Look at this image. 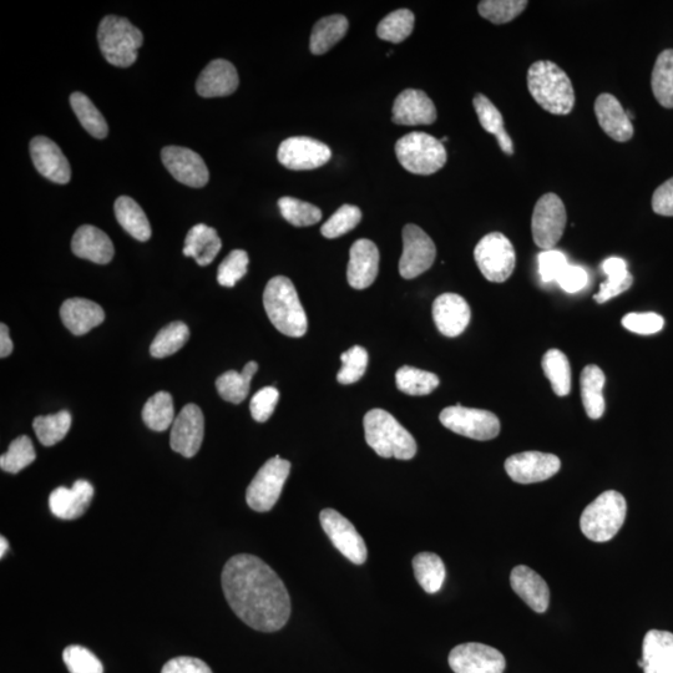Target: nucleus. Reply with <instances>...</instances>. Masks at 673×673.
Masks as SVG:
<instances>
[{
    "instance_id": "obj_56",
    "label": "nucleus",
    "mask_w": 673,
    "mask_h": 673,
    "mask_svg": "<svg viewBox=\"0 0 673 673\" xmlns=\"http://www.w3.org/2000/svg\"><path fill=\"white\" fill-rule=\"evenodd\" d=\"M589 275L583 267L569 265L558 278V283L565 292L576 293L588 285Z\"/></svg>"
},
{
    "instance_id": "obj_28",
    "label": "nucleus",
    "mask_w": 673,
    "mask_h": 673,
    "mask_svg": "<svg viewBox=\"0 0 673 673\" xmlns=\"http://www.w3.org/2000/svg\"><path fill=\"white\" fill-rule=\"evenodd\" d=\"M75 256L98 265H106L113 260L115 249L113 241L105 232L91 225L80 226L72 241Z\"/></svg>"
},
{
    "instance_id": "obj_10",
    "label": "nucleus",
    "mask_w": 673,
    "mask_h": 673,
    "mask_svg": "<svg viewBox=\"0 0 673 673\" xmlns=\"http://www.w3.org/2000/svg\"><path fill=\"white\" fill-rule=\"evenodd\" d=\"M568 214L563 200L553 192L536 202L531 219V231L536 246L545 251L554 250L564 235Z\"/></svg>"
},
{
    "instance_id": "obj_45",
    "label": "nucleus",
    "mask_w": 673,
    "mask_h": 673,
    "mask_svg": "<svg viewBox=\"0 0 673 673\" xmlns=\"http://www.w3.org/2000/svg\"><path fill=\"white\" fill-rule=\"evenodd\" d=\"M416 17L409 9H398L379 23L377 35L386 42L402 43L412 34Z\"/></svg>"
},
{
    "instance_id": "obj_27",
    "label": "nucleus",
    "mask_w": 673,
    "mask_h": 673,
    "mask_svg": "<svg viewBox=\"0 0 673 673\" xmlns=\"http://www.w3.org/2000/svg\"><path fill=\"white\" fill-rule=\"evenodd\" d=\"M64 326L75 336H84L105 321V312L98 303L85 298H70L60 308Z\"/></svg>"
},
{
    "instance_id": "obj_12",
    "label": "nucleus",
    "mask_w": 673,
    "mask_h": 673,
    "mask_svg": "<svg viewBox=\"0 0 673 673\" xmlns=\"http://www.w3.org/2000/svg\"><path fill=\"white\" fill-rule=\"evenodd\" d=\"M320 521L323 531L344 558L356 565L366 563L368 556L366 543L351 521L335 509L322 510Z\"/></svg>"
},
{
    "instance_id": "obj_26",
    "label": "nucleus",
    "mask_w": 673,
    "mask_h": 673,
    "mask_svg": "<svg viewBox=\"0 0 673 673\" xmlns=\"http://www.w3.org/2000/svg\"><path fill=\"white\" fill-rule=\"evenodd\" d=\"M510 584L515 594L521 597V600L535 612L543 614L548 610L550 602L549 586L533 569L525 565L516 566L511 571Z\"/></svg>"
},
{
    "instance_id": "obj_54",
    "label": "nucleus",
    "mask_w": 673,
    "mask_h": 673,
    "mask_svg": "<svg viewBox=\"0 0 673 673\" xmlns=\"http://www.w3.org/2000/svg\"><path fill=\"white\" fill-rule=\"evenodd\" d=\"M280 392L275 387L262 388L251 399L250 411L252 418L258 423H265L275 412Z\"/></svg>"
},
{
    "instance_id": "obj_55",
    "label": "nucleus",
    "mask_w": 673,
    "mask_h": 673,
    "mask_svg": "<svg viewBox=\"0 0 673 673\" xmlns=\"http://www.w3.org/2000/svg\"><path fill=\"white\" fill-rule=\"evenodd\" d=\"M539 273L544 282L558 281L561 273L569 266L563 252L548 250L539 255Z\"/></svg>"
},
{
    "instance_id": "obj_19",
    "label": "nucleus",
    "mask_w": 673,
    "mask_h": 673,
    "mask_svg": "<svg viewBox=\"0 0 673 673\" xmlns=\"http://www.w3.org/2000/svg\"><path fill=\"white\" fill-rule=\"evenodd\" d=\"M30 156L40 174L55 184L65 185L72 177V169L62 149L54 141L37 136L30 143Z\"/></svg>"
},
{
    "instance_id": "obj_8",
    "label": "nucleus",
    "mask_w": 673,
    "mask_h": 673,
    "mask_svg": "<svg viewBox=\"0 0 673 673\" xmlns=\"http://www.w3.org/2000/svg\"><path fill=\"white\" fill-rule=\"evenodd\" d=\"M291 472V463L276 455L262 465L246 492L252 510L266 513L276 505Z\"/></svg>"
},
{
    "instance_id": "obj_48",
    "label": "nucleus",
    "mask_w": 673,
    "mask_h": 673,
    "mask_svg": "<svg viewBox=\"0 0 673 673\" xmlns=\"http://www.w3.org/2000/svg\"><path fill=\"white\" fill-rule=\"evenodd\" d=\"M526 0H483L478 5L479 14L494 24H506L518 18L528 7Z\"/></svg>"
},
{
    "instance_id": "obj_1",
    "label": "nucleus",
    "mask_w": 673,
    "mask_h": 673,
    "mask_svg": "<svg viewBox=\"0 0 673 673\" xmlns=\"http://www.w3.org/2000/svg\"><path fill=\"white\" fill-rule=\"evenodd\" d=\"M222 590L232 611L261 632L281 630L291 616V599L283 581L257 556L240 554L222 571Z\"/></svg>"
},
{
    "instance_id": "obj_25",
    "label": "nucleus",
    "mask_w": 673,
    "mask_h": 673,
    "mask_svg": "<svg viewBox=\"0 0 673 673\" xmlns=\"http://www.w3.org/2000/svg\"><path fill=\"white\" fill-rule=\"evenodd\" d=\"M595 114L601 129L612 140L626 143L634 136L631 119L614 95L605 93L597 96Z\"/></svg>"
},
{
    "instance_id": "obj_50",
    "label": "nucleus",
    "mask_w": 673,
    "mask_h": 673,
    "mask_svg": "<svg viewBox=\"0 0 673 673\" xmlns=\"http://www.w3.org/2000/svg\"><path fill=\"white\" fill-rule=\"evenodd\" d=\"M342 367L337 374V381L344 386L359 381L367 371L368 353L361 346H354L341 356Z\"/></svg>"
},
{
    "instance_id": "obj_14",
    "label": "nucleus",
    "mask_w": 673,
    "mask_h": 673,
    "mask_svg": "<svg viewBox=\"0 0 673 673\" xmlns=\"http://www.w3.org/2000/svg\"><path fill=\"white\" fill-rule=\"evenodd\" d=\"M277 158L287 169L313 170L326 165L332 158V151L321 141L307 136H295L283 141Z\"/></svg>"
},
{
    "instance_id": "obj_38",
    "label": "nucleus",
    "mask_w": 673,
    "mask_h": 673,
    "mask_svg": "<svg viewBox=\"0 0 673 673\" xmlns=\"http://www.w3.org/2000/svg\"><path fill=\"white\" fill-rule=\"evenodd\" d=\"M545 376L549 379L556 396H569L571 391V368L568 357L559 349H550L543 357Z\"/></svg>"
},
{
    "instance_id": "obj_59",
    "label": "nucleus",
    "mask_w": 673,
    "mask_h": 673,
    "mask_svg": "<svg viewBox=\"0 0 673 673\" xmlns=\"http://www.w3.org/2000/svg\"><path fill=\"white\" fill-rule=\"evenodd\" d=\"M14 344L9 336V328L4 323L0 325V357L7 358L12 354Z\"/></svg>"
},
{
    "instance_id": "obj_33",
    "label": "nucleus",
    "mask_w": 673,
    "mask_h": 673,
    "mask_svg": "<svg viewBox=\"0 0 673 673\" xmlns=\"http://www.w3.org/2000/svg\"><path fill=\"white\" fill-rule=\"evenodd\" d=\"M116 220L135 240L145 242L151 237V226L138 202L129 196H120L114 205Z\"/></svg>"
},
{
    "instance_id": "obj_58",
    "label": "nucleus",
    "mask_w": 673,
    "mask_h": 673,
    "mask_svg": "<svg viewBox=\"0 0 673 673\" xmlns=\"http://www.w3.org/2000/svg\"><path fill=\"white\" fill-rule=\"evenodd\" d=\"M652 210L660 216H673V177L657 187L652 196Z\"/></svg>"
},
{
    "instance_id": "obj_31",
    "label": "nucleus",
    "mask_w": 673,
    "mask_h": 673,
    "mask_svg": "<svg viewBox=\"0 0 673 673\" xmlns=\"http://www.w3.org/2000/svg\"><path fill=\"white\" fill-rule=\"evenodd\" d=\"M605 374L601 368L586 366L581 372L580 386L586 414L591 419H600L604 416L606 403L604 398Z\"/></svg>"
},
{
    "instance_id": "obj_13",
    "label": "nucleus",
    "mask_w": 673,
    "mask_h": 673,
    "mask_svg": "<svg viewBox=\"0 0 673 673\" xmlns=\"http://www.w3.org/2000/svg\"><path fill=\"white\" fill-rule=\"evenodd\" d=\"M437 257V247L421 227L413 224L404 226L403 253L399 261V273L406 280H413L433 266Z\"/></svg>"
},
{
    "instance_id": "obj_39",
    "label": "nucleus",
    "mask_w": 673,
    "mask_h": 673,
    "mask_svg": "<svg viewBox=\"0 0 673 673\" xmlns=\"http://www.w3.org/2000/svg\"><path fill=\"white\" fill-rule=\"evenodd\" d=\"M651 88L664 108L673 109V49L664 50L657 58Z\"/></svg>"
},
{
    "instance_id": "obj_9",
    "label": "nucleus",
    "mask_w": 673,
    "mask_h": 673,
    "mask_svg": "<svg viewBox=\"0 0 673 673\" xmlns=\"http://www.w3.org/2000/svg\"><path fill=\"white\" fill-rule=\"evenodd\" d=\"M480 272L490 282L503 283L513 275L516 253L508 237L492 232L479 241L474 250Z\"/></svg>"
},
{
    "instance_id": "obj_2",
    "label": "nucleus",
    "mask_w": 673,
    "mask_h": 673,
    "mask_svg": "<svg viewBox=\"0 0 673 673\" xmlns=\"http://www.w3.org/2000/svg\"><path fill=\"white\" fill-rule=\"evenodd\" d=\"M528 88L541 108L553 115H568L575 106V91L568 74L549 60L531 65Z\"/></svg>"
},
{
    "instance_id": "obj_24",
    "label": "nucleus",
    "mask_w": 673,
    "mask_h": 673,
    "mask_svg": "<svg viewBox=\"0 0 673 673\" xmlns=\"http://www.w3.org/2000/svg\"><path fill=\"white\" fill-rule=\"evenodd\" d=\"M239 74L230 62L216 59L202 70L196 90L202 98H222L234 94L239 88Z\"/></svg>"
},
{
    "instance_id": "obj_60",
    "label": "nucleus",
    "mask_w": 673,
    "mask_h": 673,
    "mask_svg": "<svg viewBox=\"0 0 673 673\" xmlns=\"http://www.w3.org/2000/svg\"><path fill=\"white\" fill-rule=\"evenodd\" d=\"M8 548H9L8 541L7 539L4 538V536H2V539H0V558H3L5 553H7L8 551Z\"/></svg>"
},
{
    "instance_id": "obj_42",
    "label": "nucleus",
    "mask_w": 673,
    "mask_h": 673,
    "mask_svg": "<svg viewBox=\"0 0 673 673\" xmlns=\"http://www.w3.org/2000/svg\"><path fill=\"white\" fill-rule=\"evenodd\" d=\"M396 383L399 391L408 396H428L438 388L439 378L434 373L404 366L396 373Z\"/></svg>"
},
{
    "instance_id": "obj_23",
    "label": "nucleus",
    "mask_w": 673,
    "mask_h": 673,
    "mask_svg": "<svg viewBox=\"0 0 673 673\" xmlns=\"http://www.w3.org/2000/svg\"><path fill=\"white\" fill-rule=\"evenodd\" d=\"M94 487L88 480H78L72 488L59 487L49 497V508L59 519L74 520L88 510Z\"/></svg>"
},
{
    "instance_id": "obj_34",
    "label": "nucleus",
    "mask_w": 673,
    "mask_h": 673,
    "mask_svg": "<svg viewBox=\"0 0 673 673\" xmlns=\"http://www.w3.org/2000/svg\"><path fill=\"white\" fill-rule=\"evenodd\" d=\"M602 270L606 273L607 281L601 283L599 293L594 296V300L600 305L630 290L634 283V277L627 270V263L622 258H609L602 263Z\"/></svg>"
},
{
    "instance_id": "obj_18",
    "label": "nucleus",
    "mask_w": 673,
    "mask_h": 673,
    "mask_svg": "<svg viewBox=\"0 0 673 673\" xmlns=\"http://www.w3.org/2000/svg\"><path fill=\"white\" fill-rule=\"evenodd\" d=\"M161 159L172 177L181 184L199 189L209 182V169L195 151L180 146H168L161 153Z\"/></svg>"
},
{
    "instance_id": "obj_40",
    "label": "nucleus",
    "mask_w": 673,
    "mask_h": 673,
    "mask_svg": "<svg viewBox=\"0 0 673 673\" xmlns=\"http://www.w3.org/2000/svg\"><path fill=\"white\" fill-rule=\"evenodd\" d=\"M70 105L83 128L96 139H105L108 136V123L88 96L83 93H74L70 96Z\"/></svg>"
},
{
    "instance_id": "obj_41",
    "label": "nucleus",
    "mask_w": 673,
    "mask_h": 673,
    "mask_svg": "<svg viewBox=\"0 0 673 673\" xmlns=\"http://www.w3.org/2000/svg\"><path fill=\"white\" fill-rule=\"evenodd\" d=\"M143 421L155 432H164L175 422L174 399L168 392H159L145 403Z\"/></svg>"
},
{
    "instance_id": "obj_35",
    "label": "nucleus",
    "mask_w": 673,
    "mask_h": 673,
    "mask_svg": "<svg viewBox=\"0 0 673 673\" xmlns=\"http://www.w3.org/2000/svg\"><path fill=\"white\" fill-rule=\"evenodd\" d=\"M348 20L341 14L330 15L322 18L313 27L310 48L315 55H322L335 47L338 42L346 37L348 32Z\"/></svg>"
},
{
    "instance_id": "obj_36",
    "label": "nucleus",
    "mask_w": 673,
    "mask_h": 673,
    "mask_svg": "<svg viewBox=\"0 0 673 673\" xmlns=\"http://www.w3.org/2000/svg\"><path fill=\"white\" fill-rule=\"evenodd\" d=\"M258 369L256 362L246 364L242 372L229 371L216 381L217 392L224 401L234 404H240L249 396L251 379L255 376Z\"/></svg>"
},
{
    "instance_id": "obj_16",
    "label": "nucleus",
    "mask_w": 673,
    "mask_h": 673,
    "mask_svg": "<svg viewBox=\"0 0 673 673\" xmlns=\"http://www.w3.org/2000/svg\"><path fill=\"white\" fill-rule=\"evenodd\" d=\"M561 462L554 454L524 452L511 455L505 462L509 477L519 484L545 482L559 473Z\"/></svg>"
},
{
    "instance_id": "obj_6",
    "label": "nucleus",
    "mask_w": 673,
    "mask_h": 673,
    "mask_svg": "<svg viewBox=\"0 0 673 673\" xmlns=\"http://www.w3.org/2000/svg\"><path fill=\"white\" fill-rule=\"evenodd\" d=\"M627 503L624 495L607 490L586 506L580 519L583 534L595 543H606L619 533L625 523Z\"/></svg>"
},
{
    "instance_id": "obj_20",
    "label": "nucleus",
    "mask_w": 673,
    "mask_h": 673,
    "mask_svg": "<svg viewBox=\"0 0 673 673\" xmlns=\"http://www.w3.org/2000/svg\"><path fill=\"white\" fill-rule=\"evenodd\" d=\"M470 307L457 293H444L433 303V320L438 331L445 337H458L469 326Z\"/></svg>"
},
{
    "instance_id": "obj_53",
    "label": "nucleus",
    "mask_w": 673,
    "mask_h": 673,
    "mask_svg": "<svg viewBox=\"0 0 673 673\" xmlns=\"http://www.w3.org/2000/svg\"><path fill=\"white\" fill-rule=\"evenodd\" d=\"M622 326L637 335L650 336L659 333L665 326V320L657 313H629L622 318Z\"/></svg>"
},
{
    "instance_id": "obj_49",
    "label": "nucleus",
    "mask_w": 673,
    "mask_h": 673,
    "mask_svg": "<svg viewBox=\"0 0 673 673\" xmlns=\"http://www.w3.org/2000/svg\"><path fill=\"white\" fill-rule=\"evenodd\" d=\"M362 220V211L357 206L343 205L322 226L321 232L326 239H337L356 229Z\"/></svg>"
},
{
    "instance_id": "obj_44",
    "label": "nucleus",
    "mask_w": 673,
    "mask_h": 673,
    "mask_svg": "<svg viewBox=\"0 0 673 673\" xmlns=\"http://www.w3.org/2000/svg\"><path fill=\"white\" fill-rule=\"evenodd\" d=\"M189 327L182 322H172L165 326L158 335H156L150 346L151 356L154 358H166L180 351L189 341Z\"/></svg>"
},
{
    "instance_id": "obj_46",
    "label": "nucleus",
    "mask_w": 673,
    "mask_h": 673,
    "mask_svg": "<svg viewBox=\"0 0 673 673\" xmlns=\"http://www.w3.org/2000/svg\"><path fill=\"white\" fill-rule=\"evenodd\" d=\"M283 219L292 226L308 227L318 224L322 220V211L317 206L308 202L295 199V197H282L278 200Z\"/></svg>"
},
{
    "instance_id": "obj_30",
    "label": "nucleus",
    "mask_w": 673,
    "mask_h": 673,
    "mask_svg": "<svg viewBox=\"0 0 673 673\" xmlns=\"http://www.w3.org/2000/svg\"><path fill=\"white\" fill-rule=\"evenodd\" d=\"M222 241L217 231L204 224L195 225L185 239L184 255L192 257L199 266H209L221 251Z\"/></svg>"
},
{
    "instance_id": "obj_29",
    "label": "nucleus",
    "mask_w": 673,
    "mask_h": 673,
    "mask_svg": "<svg viewBox=\"0 0 673 673\" xmlns=\"http://www.w3.org/2000/svg\"><path fill=\"white\" fill-rule=\"evenodd\" d=\"M645 673H673V634L669 631L647 632L642 645Z\"/></svg>"
},
{
    "instance_id": "obj_17",
    "label": "nucleus",
    "mask_w": 673,
    "mask_h": 673,
    "mask_svg": "<svg viewBox=\"0 0 673 673\" xmlns=\"http://www.w3.org/2000/svg\"><path fill=\"white\" fill-rule=\"evenodd\" d=\"M205 435V418L199 406L187 404L171 427L170 445L182 457H195Z\"/></svg>"
},
{
    "instance_id": "obj_21",
    "label": "nucleus",
    "mask_w": 673,
    "mask_h": 673,
    "mask_svg": "<svg viewBox=\"0 0 673 673\" xmlns=\"http://www.w3.org/2000/svg\"><path fill=\"white\" fill-rule=\"evenodd\" d=\"M437 120L433 100L422 90L407 89L398 95L393 105L392 121L397 125H430Z\"/></svg>"
},
{
    "instance_id": "obj_32",
    "label": "nucleus",
    "mask_w": 673,
    "mask_h": 673,
    "mask_svg": "<svg viewBox=\"0 0 673 673\" xmlns=\"http://www.w3.org/2000/svg\"><path fill=\"white\" fill-rule=\"evenodd\" d=\"M473 104L475 113H477L480 125L483 126V129L497 138L503 153L506 155H513V140H511L508 131L505 130L503 115L500 113L497 106L483 94L475 95Z\"/></svg>"
},
{
    "instance_id": "obj_37",
    "label": "nucleus",
    "mask_w": 673,
    "mask_h": 673,
    "mask_svg": "<svg viewBox=\"0 0 673 673\" xmlns=\"http://www.w3.org/2000/svg\"><path fill=\"white\" fill-rule=\"evenodd\" d=\"M414 575L428 594H437L445 581L447 571L443 560L433 553H421L413 559Z\"/></svg>"
},
{
    "instance_id": "obj_4",
    "label": "nucleus",
    "mask_w": 673,
    "mask_h": 673,
    "mask_svg": "<svg viewBox=\"0 0 673 673\" xmlns=\"http://www.w3.org/2000/svg\"><path fill=\"white\" fill-rule=\"evenodd\" d=\"M366 442L379 457L411 460L417 454V442L391 413L372 409L363 419Z\"/></svg>"
},
{
    "instance_id": "obj_11",
    "label": "nucleus",
    "mask_w": 673,
    "mask_h": 673,
    "mask_svg": "<svg viewBox=\"0 0 673 673\" xmlns=\"http://www.w3.org/2000/svg\"><path fill=\"white\" fill-rule=\"evenodd\" d=\"M439 419L452 432L482 442L497 438L500 433L499 418L483 409L465 408L457 404L445 408Z\"/></svg>"
},
{
    "instance_id": "obj_3",
    "label": "nucleus",
    "mask_w": 673,
    "mask_h": 673,
    "mask_svg": "<svg viewBox=\"0 0 673 673\" xmlns=\"http://www.w3.org/2000/svg\"><path fill=\"white\" fill-rule=\"evenodd\" d=\"M263 306L272 325L283 335L293 338L306 335L307 315L290 278L277 276L267 283Z\"/></svg>"
},
{
    "instance_id": "obj_47",
    "label": "nucleus",
    "mask_w": 673,
    "mask_h": 673,
    "mask_svg": "<svg viewBox=\"0 0 673 673\" xmlns=\"http://www.w3.org/2000/svg\"><path fill=\"white\" fill-rule=\"evenodd\" d=\"M37 459L34 445L27 435H22L9 445L8 452L0 457V468L10 474H18Z\"/></svg>"
},
{
    "instance_id": "obj_7",
    "label": "nucleus",
    "mask_w": 673,
    "mask_h": 673,
    "mask_svg": "<svg viewBox=\"0 0 673 673\" xmlns=\"http://www.w3.org/2000/svg\"><path fill=\"white\" fill-rule=\"evenodd\" d=\"M399 163L416 175H433L447 164L448 154L442 141L427 133H411L396 144Z\"/></svg>"
},
{
    "instance_id": "obj_22",
    "label": "nucleus",
    "mask_w": 673,
    "mask_h": 673,
    "mask_svg": "<svg viewBox=\"0 0 673 673\" xmlns=\"http://www.w3.org/2000/svg\"><path fill=\"white\" fill-rule=\"evenodd\" d=\"M379 270L378 247L371 240L361 239L351 247L347 268L348 283L354 290H366L376 281Z\"/></svg>"
},
{
    "instance_id": "obj_57",
    "label": "nucleus",
    "mask_w": 673,
    "mask_h": 673,
    "mask_svg": "<svg viewBox=\"0 0 673 673\" xmlns=\"http://www.w3.org/2000/svg\"><path fill=\"white\" fill-rule=\"evenodd\" d=\"M161 673H212L209 665L196 657L180 656L166 662Z\"/></svg>"
},
{
    "instance_id": "obj_43",
    "label": "nucleus",
    "mask_w": 673,
    "mask_h": 673,
    "mask_svg": "<svg viewBox=\"0 0 673 673\" xmlns=\"http://www.w3.org/2000/svg\"><path fill=\"white\" fill-rule=\"evenodd\" d=\"M72 427V414L62 411L52 416L38 417L34 419L33 428L40 443L45 447L62 442L67 437Z\"/></svg>"
},
{
    "instance_id": "obj_52",
    "label": "nucleus",
    "mask_w": 673,
    "mask_h": 673,
    "mask_svg": "<svg viewBox=\"0 0 673 673\" xmlns=\"http://www.w3.org/2000/svg\"><path fill=\"white\" fill-rule=\"evenodd\" d=\"M249 255L244 250H235L221 262L217 271V281L221 286L234 287L247 273Z\"/></svg>"
},
{
    "instance_id": "obj_15",
    "label": "nucleus",
    "mask_w": 673,
    "mask_h": 673,
    "mask_svg": "<svg viewBox=\"0 0 673 673\" xmlns=\"http://www.w3.org/2000/svg\"><path fill=\"white\" fill-rule=\"evenodd\" d=\"M449 666L455 673H504L502 652L483 644H463L449 654Z\"/></svg>"
},
{
    "instance_id": "obj_51",
    "label": "nucleus",
    "mask_w": 673,
    "mask_h": 673,
    "mask_svg": "<svg viewBox=\"0 0 673 673\" xmlns=\"http://www.w3.org/2000/svg\"><path fill=\"white\" fill-rule=\"evenodd\" d=\"M63 660L70 673H104L98 657L83 646H68L63 652Z\"/></svg>"
},
{
    "instance_id": "obj_5",
    "label": "nucleus",
    "mask_w": 673,
    "mask_h": 673,
    "mask_svg": "<svg viewBox=\"0 0 673 673\" xmlns=\"http://www.w3.org/2000/svg\"><path fill=\"white\" fill-rule=\"evenodd\" d=\"M98 42L101 53L111 65L129 68L138 60L144 35L128 19L108 15L99 25Z\"/></svg>"
}]
</instances>
